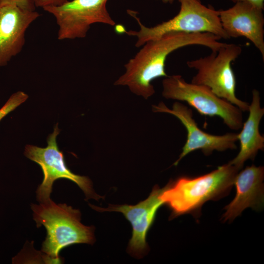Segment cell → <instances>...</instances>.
<instances>
[{
  "label": "cell",
  "instance_id": "cell-1",
  "mask_svg": "<svg viewBox=\"0 0 264 264\" xmlns=\"http://www.w3.org/2000/svg\"><path fill=\"white\" fill-rule=\"evenodd\" d=\"M220 39L209 33L173 32L149 40L125 65V73L114 85L126 86L132 93L147 99L155 92L151 82L168 76L165 71V62L169 54L180 48L193 45L217 51L226 44L219 41Z\"/></svg>",
  "mask_w": 264,
  "mask_h": 264
},
{
  "label": "cell",
  "instance_id": "cell-2",
  "mask_svg": "<svg viewBox=\"0 0 264 264\" xmlns=\"http://www.w3.org/2000/svg\"><path fill=\"white\" fill-rule=\"evenodd\" d=\"M31 209L37 227L44 226L46 230L41 252L47 262L60 263V252L70 245L94 242V227L81 222L79 210L51 199L39 205L32 204Z\"/></svg>",
  "mask_w": 264,
  "mask_h": 264
},
{
  "label": "cell",
  "instance_id": "cell-3",
  "mask_svg": "<svg viewBox=\"0 0 264 264\" xmlns=\"http://www.w3.org/2000/svg\"><path fill=\"white\" fill-rule=\"evenodd\" d=\"M240 170L228 163L199 176L180 177L163 188L160 198L171 208L172 218L195 212L206 201L225 195Z\"/></svg>",
  "mask_w": 264,
  "mask_h": 264
},
{
  "label": "cell",
  "instance_id": "cell-4",
  "mask_svg": "<svg viewBox=\"0 0 264 264\" xmlns=\"http://www.w3.org/2000/svg\"><path fill=\"white\" fill-rule=\"evenodd\" d=\"M180 3L178 13L167 21L152 27L142 24L132 11L129 13L137 22L138 31H125L129 36L137 38L135 44L142 46L147 41L173 32L186 33H209L221 39H229L222 27L219 10L206 6L200 0H178Z\"/></svg>",
  "mask_w": 264,
  "mask_h": 264
},
{
  "label": "cell",
  "instance_id": "cell-5",
  "mask_svg": "<svg viewBox=\"0 0 264 264\" xmlns=\"http://www.w3.org/2000/svg\"><path fill=\"white\" fill-rule=\"evenodd\" d=\"M242 48L238 44H225L209 55L188 61L187 66L197 70L191 82L208 87L218 97L248 111L249 104L236 94V79L232 63L240 55Z\"/></svg>",
  "mask_w": 264,
  "mask_h": 264
},
{
  "label": "cell",
  "instance_id": "cell-6",
  "mask_svg": "<svg viewBox=\"0 0 264 264\" xmlns=\"http://www.w3.org/2000/svg\"><path fill=\"white\" fill-rule=\"evenodd\" d=\"M162 84L163 97L185 102L201 115L220 117L232 130L242 128L243 111L217 96L208 87L188 83L179 75L168 76Z\"/></svg>",
  "mask_w": 264,
  "mask_h": 264
},
{
  "label": "cell",
  "instance_id": "cell-7",
  "mask_svg": "<svg viewBox=\"0 0 264 264\" xmlns=\"http://www.w3.org/2000/svg\"><path fill=\"white\" fill-rule=\"evenodd\" d=\"M60 132L57 123L53 132L47 137V144L45 147L31 145H26L25 147V156L40 165L44 175L43 181L36 191L37 200L40 203L50 200L54 182L60 178L67 179L75 182L84 192L87 198L98 200L101 197L94 191L90 179L86 176L74 174L67 167L63 153L60 151L57 142V137Z\"/></svg>",
  "mask_w": 264,
  "mask_h": 264
},
{
  "label": "cell",
  "instance_id": "cell-8",
  "mask_svg": "<svg viewBox=\"0 0 264 264\" xmlns=\"http://www.w3.org/2000/svg\"><path fill=\"white\" fill-rule=\"evenodd\" d=\"M108 0H68L43 9L51 14L58 26L59 40L84 38L91 25L99 23L110 26L115 21L107 8Z\"/></svg>",
  "mask_w": 264,
  "mask_h": 264
},
{
  "label": "cell",
  "instance_id": "cell-9",
  "mask_svg": "<svg viewBox=\"0 0 264 264\" xmlns=\"http://www.w3.org/2000/svg\"><path fill=\"white\" fill-rule=\"evenodd\" d=\"M154 112H164L173 115L178 118L187 131V139L178 159L174 163L176 166L189 153L200 150L205 155L211 154L214 151L223 152L237 148L238 133H227L221 135H213L202 131L193 118L191 109L181 103L175 102L171 109L161 102L152 106Z\"/></svg>",
  "mask_w": 264,
  "mask_h": 264
},
{
  "label": "cell",
  "instance_id": "cell-10",
  "mask_svg": "<svg viewBox=\"0 0 264 264\" xmlns=\"http://www.w3.org/2000/svg\"><path fill=\"white\" fill-rule=\"evenodd\" d=\"M163 190L155 186L145 200L134 205L109 204L106 208L90 205L100 211H116L122 213L131 223L132 237L130 240L128 251L137 258L142 257L148 251L146 236L154 220L157 210L163 203L160 195Z\"/></svg>",
  "mask_w": 264,
  "mask_h": 264
},
{
  "label": "cell",
  "instance_id": "cell-11",
  "mask_svg": "<svg viewBox=\"0 0 264 264\" xmlns=\"http://www.w3.org/2000/svg\"><path fill=\"white\" fill-rule=\"evenodd\" d=\"M40 16L36 10L16 4L0 5V67L6 66L22 51L27 29Z\"/></svg>",
  "mask_w": 264,
  "mask_h": 264
},
{
  "label": "cell",
  "instance_id": "cell-12",
  "mask_svg": "<svg viewBox=\"0 0 264 264\" xmlns=\"http://www.w3.org/2000/svg\"><path fill=\"white\" fill-rule=\"evenodd\" d=\"M263 9L247 2L235 3L230 8L219 10L220 22L229 37H244L250 41L264 60Z\"/></svg>",
  "mask_w": 264,
  "mask_h": 264
},
{
  "label": "cell",
  "instance_id": "cell-13",
  "mask_svg": "<svg viewBox=\"0 0 264 264\" xmlns=\"http://www.w3.org/2000/svg\"><path fill=\"white\" fill-rule=\"evenodd\" d=\"M264 177V167L254 165L238 173L234 182L236 195L225 208L224 220L234 219L248 207L259 210L263 206Z\"/></svg>",
  "mask_w": 264,
  "mask_h": 264
},
{
  "label": "cell",
  "instance_id": "cell-14",
  "mask_svg": "<svg viewBox=\"0 0 264 264\" xmlns=\"http://www.w3.org/2000/svg\"><path fill=\"white\" fill-rule=\"evenodd\" d=\"M249 115L243 123L242 130L238 133L240 150L237 156L229 163L241 170L248 159L253 160L259 150H264V136L259 131L260 121L264 114V109L261 107L260 92L252 90V102L249 106Z\"/></svg>",
  "mask_w": 264,
  "mask_h": 264
},
{
  "label": "cell",
  "instance_id": "cell-15",
  "mask_svg": "<svg viewBox=\"0 0 264 264\" xmlns=\"http://www.w3.org/2000/svg\"><path fill=\"white\" fill-rule=\"evenodd\" d=\"M28 98V95L22 91L13 93L0 109V121L9 113L24 103Z\"/></svg>",
  "mask_w": 264,
  "mask_h": 264
},
{
  "label": "cell",
  "instance_id": "cell-16",
  "mask_svg": "<svg viewBox=\"0 0 264 264\" xmlns=\"http://www.w3.org/2000/svg\"><path fill=\"white\" fill-rule=\"evenodd\" d=\"M5 4H16L27 10H34L36 8L31 0H0V5Z\"/></svg>",
  "mask_w": 264,
  "mask_h": 264
},
{
  "label": "cell",
  "instance_id": "cell-17",
  "mask_svg": "<svg viewBox=\"0 0 264 264\" xmlns=\"http://www.w3.org/2000/svg\"><path fill=\"white\" fill-rule=\"evenodd\" d=\"M35 7L43 9L49 6H58L66 2L68 0H31Z\"/></svg>",
  "mask_w": 264,
  "mask_h": 264
},
{
  "label": "cell",
  "instance_id": "cell-18",
  "mask_svg": "<svg viewBox=\"0 0 264 264\" xmlns=\"http://www.w3.org/2000/svg\"><path fill=\"white\" fill-rule=\"evenodd\" d=\"M233 2H247L264 10V0H230Z\"/></svg>",
  "mask_w": 264,
  "mask_h": 264
},
{
  "label": "cell",
  "instance_id": "cell-19",
  "mask_svg": "<svg viewBox=\"0 0 264 264\" xmlns=\"http://www.w3.org/2000/svg\"><path fill=\"white\" fill-rule=\"evenodd\" d=\"M160 0L162 2L165 3H172L175 0Z\"/></svg>",
  "mask_w": 264,
  "mask_h": 264
}]
</instances>
